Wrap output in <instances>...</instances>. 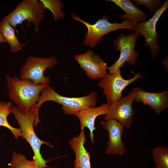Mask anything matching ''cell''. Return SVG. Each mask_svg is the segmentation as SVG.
Returning a JSON list of instances; mask_svg holds the SVG:
<instances>
[{"label":"cell","mask_w":168,"mask_h":168,"mask_svg":"<svg viewBox=\"0 0 168 168\" xmlns=\"http://www.w3.org/2000/svg\"><path fill=\"white\" fill-rule=\"evenodd\" d=\"M8 92L7 97L23 113L28 112L37 103L40 93L47 84L37 85L27 79L8 74L5 76Z\"/></svg>","instance_id":"6da1fadb"},{"label":"cell","mask_w":168,"mask_h":168,"mask_svg":"<svg viewBox=\"0 0 168 168\" xmlns=\"http://www.w3.org/2000/svg\"><path fill=\"white\" fill-rule=\"evenodd\" d=\"M11 113L14 115L20 127L21 137L29 143L33 150V159L40 166H47V161L42 157L40 153V147L43 144L51 147L53 146L49 142L40 139L35 132L34 126L36 127L40 121L39 114L33 108L27 113H23L13 105L11 107Z\"/></svg>","instance_id":"7a4b0ae2"},{"label":"cell","mask_w":168,"mask_h":168,"mask_svg":"<svg viewBox=\"0 0 168 168\" xmlns=\"http://www.w3.org/2000/svg\"><path fill=\"white\" fill-rule=\"evenodd\" d=\"M97 94L91 91L89 94L80 97H68L61 96L57 93L51 86L48 85L41 92L38 101L33 107L39 114V109L44 102L53 101L60 104L64 114L74 115L75 113L85 109L96 107Z\"/></svg>","instance_id":"3957f363"},{"label":"cell","mask_w":168,"mask_h":168,"mask_svg":"<svg viewBox=\"0 0 168 168\" xmlns=\"http://www.w3.org/2000/svg\"><path fill=\"white\" fill-rule=\"evenodd\" d=\"M72 18L84 25L87 28L83 41V44L91 48L95 47L100 42L104 35L121 29L132 30L136 25L129 20L123 21L120 23H111L109 21V17L104 15L94 24H90L80 18L75 13L71 14Z\"/></svg>","instance_id":"277c9868"},{"label":"cell","mask_w":168,"mask_h":168,"mask_svg":"<svg viewBox=\"0 0 168 168\" xmlns=\"http://www.w3.org/2000/svg\"><path fill=\"white\" fill-rule=\"evenodd\" d=\"M46 9L38 0H23L2 20L9 23L15 29L17 25L27 20L28 26L30 22L34 24L35 31L38 33V25L44 19Z\"/></svg>","instance_id":"5b68a950"},{"label":"cell","mask_w":168,"mask_h":168,"mask_svg":"<svg viewBox=\"0 0 168 168\" xmlns=\"http://www.w3.org/2000/svg\"><path fill=\"white\" fill-rule=\"evenodd\" d=\"M58 63V60L53 56L49 58L29 56L20 69V78L29 80L37 85H49L50 79L45 76L44 72L47 69L51 68Z\"/></svg>","instance_id":"8992f818"},{"label":"cell","mask_w":168,"mask_h":168,"mask_svg":"<svg viewBox=\"0 0 168 168\" xmlns=\"http://www.w3.org/2000/svg\"><path fill=\"white\" fill-rule=\"evenodd\" d=\"M139 35L135 32H131L127 35L120 33L114 41L113 46L117 51H120L118 59L112 65L108 67L109 73H113L116 70L124 66L126 62L130 65L134 66L136 61L139 55L135 52L136 43Z\"/></svg>","instance_id":"52a82bcc"},{"label":"cell","mask_w":168,"mask_h":168,"mask_svg":"<svg viewBox=\"0 0 168 168\" xmlns=\"http://www.w3.org/2000/svg\"><path fill=\"white\" fill-rule=\"evenodd\" d=\"M144 77L138 72L132 78L125 79L121 75L120 68L113 73H107L103 76L99 81L98 86L103 89V93L105 96L107 103L110 105L122 98L123 91L126 86Z\"/></svg>","instance_id":"ba28073f"},{"label":"cell","mask_w":168,"mask_h":168,"mask_svg":"<svg viewBox=\"0 0 168 168\" xmlns=\"http://www.w3.org/2000/svg\"><path fill=\"white\" fill-rule=\"evenodd\" d=\"M168 8V1H165L163 5L155 11L152 17L148 21L140 22L136 24L132 29L144 37V46L149 47L151 51L152 58L156 59L159 52L160 48L157 40L158 33L156 30L157 23L162 14Z\"/></svg>","instance_id":"9c48e42d"},{"label":"cell","mask_w":168,"mask_h":168,"mask_svg":"<svg viewBox=\"0 0 168 168\" xmlns=\"http://www.w3.org/2000/svg\"><path fill=\"white\" fill-rule=\"evenodd\" d=\"M134 95L133 90L127 95L110 105L107 113L105 115L104 120L115 119L124 127L129 129L134 121V110L132 105Z\"/></svg>","instance_id":"30bf717a"},{"label":"cell","mask_w":168,"mask_h":168,"mask_svg":"<svg viewBox=\"0 0 168 168\" xmlns=\"http://www.w3.org/2000/svg\"><path fill=\"white\" fill-rule=\"evenodd\" d=\"M74 59L86 76L92 80L100 79L108 73L107 63L99 55L92 50L75 55Z\"/></svg>","instance_id":"8fae6325"},{"label":"cell","mask_w":168,"mask_h":168,"mask_svg":"<svg viewBox=\"0 0 168 168\" xmlns=\"http://www.w3.org/2000/svg\"><path fill=\"white\" fill-rule=\"evenodd\" d=\"M100 124L108 133L109 139L105 154L123 156L126 152L122 139L124 127L117 120L113 119L102 120Z\"/></svg>","instance_id":"7c38bea8"},{"label":"cell","mask_w":168,"mask_h":168,"mask_svg":"<svg viewBox=\"0 0 168 168\" xmlns=\"http://www.w3.org/2000/svg\"><path fill=\"white\" fill-rule=\"evenodd\" d=\"M133 102H141L152 107L158 114L168 107V91L167 90L158 93L147 91L139 87L133 90Z\"/></svg>","instance_id":"4fadbf2b"},{"label":"cell","mask_w":168,"mask_h":168,"mask_svg":"<svg viewBox=\"0 0 168 168\" xmlns=\"http://www.w3.org/2000/svg\"><path fill=\"white\" fill-rule=\"evenodd\" d=\"M110 105L107 103L94 108L82 110L74 114L79 119L81 130L87 127L90 131L89 136L92 144L94 143V136L93 132L96 128L95 121L97 117L100 115H105L107 113Z\"/></svg>","instance_id":"5bb4252c"},{"label":"cell","mask_w":168,"mask_h":168,"mask_svg":"<svg viewBox=\"0 0 168 168\" xmlns=\"http://www.w3.org/2000/svg\"><path fill=\"white\" fill-rule=\"evenodd\" d=\"M86 140L85 131L81 130L79 134L73 137L69 144L75 155L74 168H91L90 156L84 147Z\"/></svg>","instance_id":"9a60e30c"},{"label":"cell","mask_w":168,"mask_h":168,"mask_svg":"<svg viewBox=\"0 0 168 168\" xmlns=\"http://www.w3.org/2000/svg\"><path fill=\"white\" fill-rule=\"evenodd\" d=\"M122 9L125 13L121 14L120 18L123 21L129 20L136 24L147 21V14L129 0H110Z\"/></svg>","instance_id":"2e32d148"},{"label":"cell","mask_w":168,"mask_h":168,"mask_svg":"<svg viewBox=\"0 0 168 168\" xmlns=\"http://www.w3.org/2000/svg\"><path fill=\"white\" fill-rule=\"evenodd\" d=\"M0 32L3 35L6 42L10 47L11 51L16 53L21 49L26 43H21L15 34V29L7 22L0 20Z\"/></svg>","instance_id":"e0dca14e"},{"label":"cell","mask_w":168,"mask_h":168,"mask_svg":"<svg viewBox=\"0 0 168 168\" xmlns=\"http://www.w3.org/2000/svg\"><path fill=\"white\" fill-rule=\"evenodd\" d=\"M12 105L10 101H4L0 102V127H4L11 131L14 137L18 139L21 137V130L19 128H16L11 126L8 123L7 118L11 113V107Z\"/></svg>","instance_id":"ac0fdd59"},{"label":"cell","mask_w":168,"mask_h":168,"mask_svg":"<svg viewBox=\"0 0 168 168\" xmlns=\"http://www.w3.org/2000/svg\"><path fill=\"white\" fill-rule=\"evenodd\" d=\"M11 161L8 164L11 168H48L47 166L40 167L38 166L34 160H29L21 154L12 152Z\"/></svg>","instance_id":"d6986e66"},{"label":"cell","mask_w":168,"mask_h":168,"mask_svg":"<svg viewBox=\"0 0 168 168\" xmlns=\"http://www.w3.org/2000/svg\"><path fill=\"white\" fill-rule=\"evenodd\" d=\"M152 154L156 168H168V148L163 146L153 148Z\"/></svg>","instance_id":"ffe728a7"},{"label":"cell","mask_w":168,"mask_h":168,"mask_svg":"<svg viewBox=\"0 0 168 168\" xmlns=\"http://www.w3.org/2000/svg\"><path fill=\"white\" fill-rule=\"evenodd\" d=\"M45 7L49 10L53 15L54 21H57L59 19H63L65 14L62 11L63 3L59 0H39Z\"/></svg>","instance_id":"44dd1931"},{"label":"cell","mask_w":168,"mask_h":168,"mask_svg":"<svg viewBox=\"0 0 168 168\" xmlns=\"http://www.w3.org/2000/svg\"><path fill=\"white\" fill-rule=\"evenodd\" d=\"M134 5H144L148 9L151 15L159 8L163 4L160 0H131Z\"/></svg>","instance_id":"7402d4cb"},{"label":"cell","mask_w":168,"mask_h":168,"mask_svg":"<svg viewBox=\"0 0 168 168\" xmlns=\"http://www.w3.org/2000/svg\"><path fill=\"white\" fill-rule=\"evenodd\" d=\"M162 64L164 66V69L168 71V57H166L164 59L162 62Z\"/></svg>","instance_id":"603a6c76"},{"label":"cell","mask_w":168,"mask_h":168,"mask_svg":"<svg viewBox=\"0 0 168 168\" xmlns=\"http://www.w3.org/2000/svg\"><path fill=\"white\" fill-rule=\"evenodd\" d=\"M6 42V41L3 37L2 35L0 32V43H4Z\"/></svg>","instance_id":"cb8c5ba5"},{"label":"cell","mask_w":168,"mask_h":168,"mask_svg":"<svg viewBox=\"0 0 168 168\" xmlns=\"http://www.w3.org/2000/svg\"><path fill=\"white\" fill-rule=\"evenodd\" d=\"M151 168H156V167L155 166H153Z\"/></svg>","instance_id":"d4e9b609"}]
</instances>
